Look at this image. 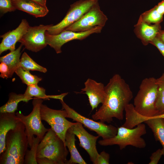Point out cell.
Listing matches in <instances>:
<instances>
[{
    "mask_svg": "<svg viewBox=\"0 0 164 164\" xmlns=\"http://www.w3.org/2000/svg\"><path fill=\"white\" fill-rule=\"evenodd\" d=\"M106 97L99 109L91 117L94 120L108 123L115 118L122 120L124 111L133 98L129 85L119 74H114L105 86Z\"/></svg>",
    "mask_w": 164,
    "mask_h": 164,
    "instance_id": "1",
    "label": "cell"
},
{
    "mask_svg": "<svg viewBox=\"0 0 164 164\" xmlns=\"http://www.w3.org/2000/svg\"><path fill=\"white\" fill-rule=\"evenodd\" d=\"M65 144L50 128L39 144L36 153L38 164H67L68 152Z\"/></svg>",
    "mask_w": 164,
    "mask_h": 164,
    "instance_id": "2",
    "label": "cell"
},
{
    "mask_svg": "<svg viewBox=\"0 0 164 164\" xmlns=\"http://www.w3.org/2000/svg\"><path fill=\"white\" fill-rule=\"evenodd\" d=\"M5 148L0 154V164H24L29 145L24 124L19 121L7 133Z\"/></svg>",
    "mask_w": 164,
    "mask_h": 164,
    "instance_id": "3",
    "label": "cell"
},
{
    "mask_svg": "<svg viewBox=\"0 0 164 164\" xmlns=\"http://www.w3.org/2000/svg\"><path fill=\"white\" fill-rule=\"evenodd\" d=\"M158 94L156 79L146 78L141 82L133 104L135 111L146 118L157 115L155 104Z\"/></svg>",
    "mask_w": 164,
    "mask_h": 164,
    "instance_id": "4",
    "label": "cell"
},
{
    "mask_svg": "<svg viewBox=\"0 0 164 164\" xmlns=\"http://www.w3.org/2000/svg\"><path fill=\"white\" fill-rule=\"evenodd\" d=\"M146 133V126L143 123L132 128L122 125L118 128L117 133L114 136L110 138L100 140L98 143L103 146L117 145L121 150L128 145L143 149L146 146V144L142 136Z\"/></svg>",
    "mask_w": 164,
    "mask_h": 164,
    "instance_id": "5",
    "label": "cell"
},
{
    "mask_svg": "<svg viewBox=\"0 0 164 164\" xmlns=\"http://www.w3.org/2000/svg\"><path fill=\"white\" fill-rule=\"evenodd\" d=\"M43 100L36 98L32 102L33 108L31 112L27 115L22 113L16 112V117L19 121L22 122L25 127V132L26 135L29 145L32 147L34 135L41 140L49 129L46 128L42 122L40 109Z\"/></svg>",
    "mask_w": 164,
    "mask_h": 164,
    "instance_id": "6",
    "label": "cell"
},
{
    "mask_svg": "<svg viewBox=\"0 0 164 164\" xmlns=\"http://www.w3.org/2000/svg\"><path fill=\"white\" fill-rule=\"evenodd\" d=\"M62 109L67 112L66 118L72 119L73 121L78 122L90 130L95 132L102 139L112 138L117 134L118 128L111 125H107L100 121L97 122L82 116L70 107L63 100H60Z\"/></svg>",
    "mask_w": 164,
    "mask_h": 164,
    "instance_id": "7",
    "label": "cell"
},
{
    "mask_svg": "<svg viewBox=\"0 0 164 164\" xmlns=\"http://www.w3.org/2000/svg\"><path fill=\"white\" fill-rule=\"evenodd\" d=\"M98 0H80L70 5L65 16L60 22L49 28L46 32L57 34L80 19Z\"/></svg>",
    "mask_w": 164,
    "mask_h": 164,
    "instance_id": "8",
    "label": "cell"
},
{
    "mask_svg": "<svg viewBox=\"0 0 164 164\" xmlns=\"http://www.w3.org/2000/svg\"><path fill=\"white\" fill-rule=\"evenodd\" d=\"M40 113L42 120L46 122L65 143L67 130L75 123L66 118V111L62 109L57 110L51 109L42 103L40 107Z\"/></svg>",
    "mask_w": 164,
    "mask_h": 164,
    "instance_id": "9",
    "label": "cell"
},
{
    "mask_svg": "<svg viewBox=\"0 0 164 164\" xmlns=\"http://www.w3.org/2000/svg\"><path fill=\"white\" fill-rule=\"evenodd\" d=\"M108 19L106 15L101 10L98 2L80 19L65 30L80 32L90 30L98 26L103 27Z\"/></svg>",
    "mask_w": 164,
    "mask_h": 164,
    "instance_id": "10",
    "label": "cell"
},
{
    "mask_svg": "<svg viewBox=\"0 0 164 164\" xmlns=\"http://www.w3.org/2000/svg\"><path fill=\"white\" fill-rule=\"evenodd\" d=\"M103 27L98 26L85 32H77L64 30L55 35L45 33L46 42L47 45L53 48L57 54L62 52L61 48L65 43L73 40H83L94 33L101 32Z\"/></svg>",
    "mask_w": 164,
    "mask_h": 164,
    "instance_id": "11",
    "label": "cell"
},
{
    "mask_svg": "<svg viewBox=\"0 0 164 164\" xmlns=\"http://www.w3.org/2000/svg\"><path fill=\"white\" fill-rule=\"evenodd\" d=\"M52 25L41 24L34 26H29L19 42L29 51L37 52L41 50L47 45L45 33Z\"/></svg>",
    "mask_w": 164,
    "mask_h": 164,
    "instance_id": "12",
    "label": "cell"
},
{
    "mask_svg": "<svg viewBox=\"0 0 164 164\" xmlns=\"http://www.w3.org/2000/svg\"><path fill=\"white\" fill-rule=\"evenodd\" d=\"M69 130L78 138L79 146L83 148L88 154L91 161L95 164L98 156L96 147V142L100 137L89 133L84 128L83 125L78 122L71 127Z\"/></svg>",
    "mask_w": 164,
    "mask_h": 164,
    "instance_id": "13",
    "label": "cell"
},
{
    "mask_svg": "<svg viewBox=\"0 0 164 164\" xmlns=\"http://www.w3.org/2000/svg\"><path fill=\"white\" fill-rule=\"evenodd\" d=\"M84 84V87L81 90L80 92L87 95L93 110L104 101L106 97L105 86L102 83L90 78H88Z\"/></svg>",
    "mask_w": 164,
    "mask_h": 164,
    "instance_id": "14",
    "label": "cell"
},
{
    "mask_svg": "<svg viewBox=\"0 0 164 164\" xmlns=\"http://www.w3.org/2000/svg\"><path fill=\"white\" fill-rule=\"evenodd\" d=\"M29 26L26 20L22 19L15 29L1 35L0 37L2 39L0 44V54L8 50L10 51L15 50L16 43L26 32Z\"/></svg>",
    "mask_w": 164,
    "mask_h": 164,
    "instance_id": "15",
    "label": "cell"
},
{
    "mask_svg": "<svg viewBox=\"0 0 164 164\" xmlns=\"http://www.w3.org/2000/svg\"><path fill=\"white\" fill-rule=\"evenodd\" d=\"M161 30L160 23L149 24L139 19L134 26V30L137 37L145 46L150 43Z\"/></svg>",
    "mask_w": 164,
    "mask_h": 164,
    "instance_id": "16",
    "label": "cell"
},
{
    "mask_svg": "<svg viewBox=\"0 0 164 164\" xmlns=\"http://www.w3.org/2000/svg\"><path fill=\"white\" fill-rule=\"evenodd\" d=\"M19 121L15 113L0 114V154L5 148V139L7 133L14 129Z\"/></svg>",
    "mask_w": 164,
    "mask_h": 164,
    "instance_id": "17",
    "label": "cell"
},
{
    "mask_svg": "<svg viewBox=\"0 0 164 164\" xmlns=\"http://www.w3.org/2000/svg\"><path fill=\"white\" fill-rule=\"evenodd\" d=\"M16 9L25 12L36 18L45 16L49 10L46 6L41 5L32 0H12Z\"/></svg>",
    "mask_w": 164,
    "mask_h": 164,
    "instance_id": "18",
    "label": "cell"
},
{
    "mask_svg": "<svg viewBox=\"0 0 164 164\" xmlns=\"http://www.w3.org/2000/svg\"><path fill=\"white\" fill-rule=\"evenodd\" d=\"M66 93L58 95H47L45 89L43 87H39L38 84L27 85L26 89L23 94L26 102L32 99V97L42 99L43 100H49L50 98L63 100L64 97L67 95Z\"/></svg>",
    "mask_w": 164,
    "mask_h": 164,
    "instance_id": "19",
    "label": "cell"
},
{
    "mask_svg": "<svg viewBox=\"0 0 164 164\" xmlns=\"http://www.w3.org/2000/svg\"><path fill=\"white\" fill-rule=\"evenodd\" d=\"M75 135L69 129L66 134L65 145L67 148L70 155V159L67 164H86L76 147Z\"/></svg>",
    "mask_w": 164,
    "mask_h": 164,
    "instance_id": "20",
    "label": "cell"
},
{
    "mask_svg": "<svg viewBox=\"0 0 164 164\" xmlns=\"http://www.w3.org/2000/svg\"><path fill=\"white\" fill-rule=\"evenodd\" d=\"M143 122L151 129L155 139L161 144L164 155V119L148 118L145 119Z\"/></svg>",
    "mask_w": 164,
    "mask_h": 164,
    "instance_id": "21",
    "label": "cell"
},
{
    "mask_svg": "<svg viewBox=\"0 0 164 164\" xmlns=\"http://www.w3.org/2000/svg\"><path fill=\"white\" fill-rule=\"evenodd\" d=\"M21 45L15 50L10 51L8 54L0 57V62L5 63L8 66L10 71V77H11L15 71L20 67Z\"/></svg>",
    "mask_w": 164,
    "mask_h": 164,
    "instance_id": "22",
    "label": "cell"
},
{
    "mask_svg": "<svg viewBox=\"0 0 164 164\" xmlns=\"http://www.w3.org/2000/svg\"><path fill=\"white\" fill-rule=\"evenodd\" d=\"M21 101L26 102L24 94L10 93L7 102L0 107V113H15L17 110L18 103Z\"/></svg>",
    "mask_w": 164,
    "mask_h": 164,
    "instance_id": "23",
    "label": "cell"
},
{
    "mask_svg": "<svg viewBox=\"0 0 164 164\" xmlns=\"http://www.w3.org/2000/svg\"><path fill=\"white\" fill-rule=\"evenodd\" d=\"M20 66L28 71H37L46 73L47 69L37 63L25 52L22 54L20 60Z\"/></svg>",
    "mask_w": 164,
    "mask_h": 164,
    "instance_id": "24",
    "label": "cell"
},
{
    "mask_svg": "<svg viewBox=\"0 0 164 164\" xmlns=\"http://www.w3.org/2000/svg\"><path fill=\"white\" fill-rule=\"evenodd\" d=\"M158 94L155 107L157 115L164 113V73L156 79Z\"/></svg>",
    "mask_w": 164,
    "mask_h": 164,
    "instance_id": "25",
    "label": "cell"
},
{
    "mask_svg": "<svg viewBox=\"0 0 164 164\" xmlns=\"http://www.w3.org/2000/svg\"><path fill=\"white\" fill-rule=\"evenodd\" d=\"M15 73L19 77L22 82L27 85L38 84L42 80V78L31 74L29 71L25 70L19 67Z\"/></svg>",
    "mask_w": 164,
    "mask_h": 164,
    "instance_id": "26",
    "label": "cell"
},
{
    "mask_svg": "<svg viewBox=\"0 0 164 164\" xmlns=\"http://www.w3.org/2000/svg\"><path fill=\"white\" fill-rule=\"evenodd\" d=\"M163 15L158 12L154 7L141 14L139 19L149 24L160 23L163 20Z\"/></svg>",
    "mask_w": 164,
    "mask_h": 164,
    "instance_id": "27",
    "label": "cell"
},
{
    "mask_svg": "<svg viewBox=\"0 0 164 164\" xmlns=\"http://www.w3.org/2000/svg\"><path fill=\"white\" fill-rule=\"evenodd\" d=\"M41 141L37 137H33V142L30 150L26 151L24 158L25 164H37L36 153L38 145Z\"/></svg>",
    "mask_w": 164,
    "mask_h": 164,
    "instance_id": "28",
    "label": "cell"
},
{
    "mask_svg": "<svg viewBox=\"0 0 164 164\" xmlns=\"http://www.w3.org/2000/svg\"><path fill=\"white\" fill-rule=\"evenodd\" d=\"M16 9L14 5L12 0H0V11L2 14L13 12Z\"/></svg>",
    "mask_w": 164,
    "mask_h": 164,
    "instance_id": "29",
    "label": "cell"
},
{
    "mask_svg": "<svg viewBox=\"0 0 164 164\" xmlns=\"http://www.w3.org/2000/svg\"><path fill=\"white\" fill-rule=\"evenodd\" d=\"M163 155V152L162 149H158L152 154L150 158V162L149 164H158Z\"/></svg>",
    "mask_w": 164,
    "mask_h": 164,
    "instance_id": "30",
    "label": "cell"
},
{
    "mask_svg": "<svg viewBox=\"0 0 164 164\" xmlns=\"http://www.w3.org/2000/svg\"><path fill=\"white\" fill-rule=\"evenodd\" d=\"M110 157L109 154L103 151L99 154L95 164H109Z\"/></svg>",
    "mask_w": 164,
    "mask_h": 164,
    "instance_id": "31",
    "label": "cell"
},
{
    "mask_svg": "<svg viewBox=\"0 0 164 164\" xmlns=\"http://www.w3.org/2000/svg\"><path fill=\"white\" fill-rule=\"evenodd\" d=\"M150 43L156 47L164 57V42L157 36Z\"/></svg>",
    "mask_w": 164,
    "mask_h": 164,
    "instance_id": "32",
    "label": "cell"
},
{
    "mask_svg": "<svg viewBox=\"0 0 164 164\" xmlns=\"http://www.w3.org/2000/svg\"><path fill=\"white\" fill-rule=\"evenodd\" d=\"M0 77L3 78H10V71L8 66L5 63L1 62L0 64Z\"/></svg>",
    "mask_w": 164,
    "mask_h": 164,
    "instance_id": "33",
    "label": "cell"
},
{
    "mask_svg": "<svg viewBox=\"0 0 164 164\" xmlns=\"http://www.w3.org/2000/svg\"><path fill=\"white\" fill-rule=\"evenodd\" d=\"M158 12L163 15L164 14V0L159 3L155 6Z\"/></svg>",
    "mask_w": 164,
    "mask_h": 164,
    "instance_id": "34",
    "label": "cell"
},
{
    "mask_svg": "<svg viewBox=\"0 0 164 164\" xmlns=\"http://www.w3.org/2000/svg\"><path fill=\"white\" fill-rule=\"evenodd\" d=\"M39 5L44 6H46V0H32Z\"/></svg>",
    "mask_w": 164,
    "mask_h": 164,
    "instance_id": "35",
    "label": "cell"
},
{
    "mask_svg": "<svg viewBox=\"0 0 164 164\" xmlns=\"http://www.w3.org/2000/svg\"><path fill=\"white\" fill-rule=\"evenodd\" d=\"M157 36L164 42V30H161Z\"/></svg>",
    "mask_w": 164,
    "mask_h": 164,
    "instance_id": "36",
    "label": "cell"
},
{
    "mask_svg": "<svg viewBox=\"0 0 164 164\" xmlns=\"http://www.w3.org/2000/svg\"><path fill=\"white\" fill-rule=\"evenodd\" d=\"M162 118L164 119V113L161 114L157 115L153 117H152L148 118Z\"/></svg>",
    "mask_w": 164,
    "mask_h": 164,
    "instance_id": "37",
    "label": "cell"
}]
</instances>
